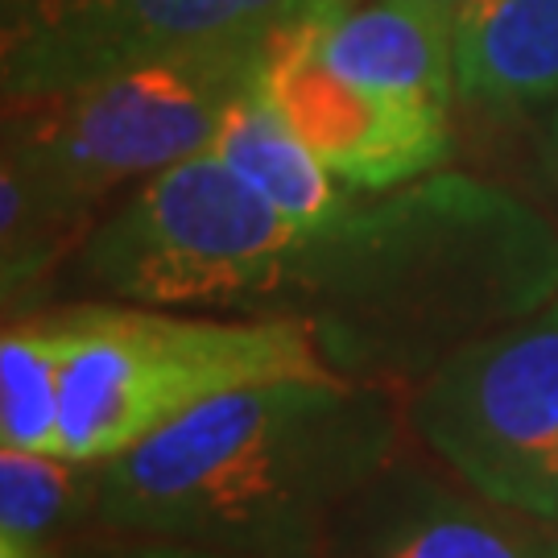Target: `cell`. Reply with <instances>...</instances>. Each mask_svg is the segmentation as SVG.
<instances>
[{
  "label": "cell",
  "mask_w": 558,
  "mask_h": 558,
  "mask_svg": "<svg viewBox=\"0 0 558 558\" xmlns=\"http://www.w3.org/2000/svg\"><path fill=\"white\" fill-rule=\"evenodd\" d=\"M558 299V232L468 174H426L302 228L269 315L302 319L348 380L398 393L463 343Z\"/></svg>",
  "instance_id": "cell-1"
},
{
  "label": "cell",
  "mask_w": 558,
  "mask_h": 558,
  "mask_svg": "<svg viewBox=\"0 0 558 558\" xmlns=\"http://www.w3.org/2000/svg\"><path fill=\"white\" fill-rule=\"evenodd\" d=\"M401 459L398 389L348 377L248 385L100 472V525L240 558H323L339 513Z\"/></svg>",
  "instance_id": "cell-2"
},
{
  "label": "cell",
  "mask_w": 558,
  "mask_h": 558,
  "mask_svg": "<svg viewBox=\"0 0 558 558\" xmlns=\"http://www.w3.org/2000/svg\"><path fill=\"white\" fill-rule=\"evenodd\" d=\"M286 377H339L302 319L87 302V336L62 385L59 456L108 463L207 401Z\"/></svg>",
  "instance_id": "cell-3"
},
{
  "label": "cell",
  "mask_w": 558,
  "mask_h": 558,
  "mask_svg": "<svg viewBox=\"0 0 558 558\" xmlns=\"http://www.w3.org/2000/svg\"><path fill=\"white\" fill-rule=\"evenodd\" d=\"M265 41H220L71 92L4 100V158L96 216L117 186L211 149L223 112L257 83Z\"/></svg>",
  "instance_id": "cell-4"
},
{
  "label": "cell",
  "mask_w": 558,
  "mask_h": 558,
  "mask_svg": "<svg viewBox=\"0 0 558 558\" xmlns=\"http://www.w3.org/2000/svg\"><path fill=\"white\" fill-rule=\"evenodd\" d=\"M302 223L211 149L137 182L87 232L80 274L120 302L269 315Z\"/></svg>",
  "instance_id": "cell-5"
},
{
  "label": "cell",
  "mask_w": 558,
  "mask_h": 558,
  "mask_svg": "<svg viewBox=\"0 0 558 558\" xmlns=\"http://www.w3.org/2000/svg\"><path fill=\"white\" fill-rule=\"evenodd\" d=\"M405 418L459 484L558 525V299L463 343Z\"/></svg>",
  "instance_id": "cell-6"
},
{
  "label": "cell",
  "mask_w": 558,
  "mask_h": 558,
  "mask_svg": "<svg viewBox=\"0 0 558 558\" xmlns=\"http://www.w3.org/2000/svg\"><path fill=\"white\" fill-rule=\"evenodd\" d=\"M315 0H4V100L54 96L220 41L274 34Z\"/></svg>",
  "instance_id": "cell-7"
},
{
  "label": "cell",
  "mask_w": 558,
  "mask_h": 558,
  "mask_svg": "<svg viewBox=\"0 0 558 558\" xmlns=\"http://www.w3.org/2000/svg\"><path fill=\"white\" fill-rule=\"evenodd\" d=\"M311 9L281 21L265 41L257 71L265 104L343 186L360 195L398 191L447 166L456 154L447 120L451 108L343 80L315 50Z\"/></svg>",
  "instance_id": "cell-8"
},
{
  "label": "cell",
  "mask_w": 558,
  "mask_h": 558,
  "mask_svg": "<svg viewBox=\"0 0 558 558\" xmlns=\"http://www.w3.org/2000/svg\"><path fill=\"white\" fill-rule=\"evenodd\" d=\"M323 558H558V525L398 459L339 513Z\"/></svg>",
  "instance_id": "cell-9"
},
{
  "label": "cell",
  "mask_w": 558,
  "mask_h": 558,
  "mask_svg": "<svg viewBox=\"0 0 558 558\" xmlns=\"http://www.w3.org/2000/svg\"><path fill=\"white\" fill-rule=\"evenodd\" d=\"M311 38L343 80L451 108L456 13L435 0H315Z\"/></svg>",
  "instance_id": "cell-10"
},
{
  "label": "cell",
  "mask_w": 558,
  "mask_h": 558,
  "mask_svg": "<svg viewBox=\"0 0 558 558\" xmlns=\"http://www.w3.org/2000/svg\"><path fill=\"white\" fill-rule=\"evenodd\" d=\"M456 100L500 120L558 104V0H463Z\"/></svg>",
  "instance_id": "cell-11"
},
{
  "label": "cell",
  "mask_w": 558,
  "mask_h": 558,
  "mask_svg": "<svg viewBox=\"0 0 558 558\" xmlns=\"http://www.w3.org/2000/svg\"><path fill=\"white\" fill-rule=\"evenodd\" d=\"M211 154L228 161L260 199L274 203L281 216H290L302 228L339 220L360 195L294 137V129L265 104L257 83L223 112Z\"/></svg>",
  "instance_id": "cell-12"
},
{
  "label": "cell",
  "mask_w": 558,
  "mask_h": 558,
  "mask_svg": "<svg viewBox=\"0 0 558 558\" xmlns=\"http://www.w3.org/2000/svg\"><path fill=\"white\" fill-rule=\"evenodd\" d=\"M87 336V302L9 315L0 336V439L17 451L59 456L62 385Z\"/></svg>",
  "instance_id": "cell-13"
},
{
  "label": "cell",
  "mask_w": 558,
  "mask_h": 558,
  "mask_svg": "<svg viewBox=\"0 0 558 558\" xmlns=\"http://www.w3.org/2000/svg\"><path fill=\"white\" fill-rule=\"evenodd\" d=\"M104 463L38 451H0V538L54 550L83 518H100ZM62 555V550H59Z\"/></svg>",
  "instance_id": "cell-14"
},
{
  "label": "cell",
  "mask_w": 558,
  "mask_h": 558,
  "mask_svg": "<svg viewBox=\"0 0 558 558\" xmlns=\"http://www.w3.org/2000/svg\"><path fill=\"white\" fill-rule=\"evenodd\" d=\"M96 216L54 199L17 161L0 166V274H4V306L13 311L25 294L59 269L71 248H83Z\"/></svg>",
  "instance_id": "cell-15"
},
{
  "label": "cell",
  "mask_w": 558,
  "mask_h": 558,
  "mask_svg": "<svg viewBox=\"0 0 558 558\" xmlns=\"http://www.w3.org/2000/svg\"><path fill=\"white\" fill-rule=\"evenodd\" d=\"M62 558H240V555H223V550H207V546H191V542H170V538H124V542H108V546H87V550H62Z\"/></svg>",
  "instance_id": "cell-16"
},
{
  "label": "cell",
  "mask_w": 558,
  "mask_h": 558,
  "mask_svg": "<svg viewBox=\"0 0 558 558\" xmlns=\"http://www.w3.org/2000/svg\"><path fill=\"white\" fill-rule=\"evenodd\" d=\"M0 558H62L59 550H41V546H25V542L0 538Z\"/></svg>",
  "instance_id": "cell-17"
},
{
  "label": "cell",
  "mask_w": 558,
  "mask_h": 558,
  "mask_svg": "<svg viewBox=\"0 0 558 558\" xmlns=\"http://www.w3.org/2000/svg\"><path fill=\"white\" fill-rule=\"evenodd\" d=\"M550 141H555V158H558V104H555V120H550Z\"/></svg>",
  "instance_id": "cell-18"
},
{
  "label": "cell",
  "mask_w": 558,
  "mask_h": 558,
  "mask_svg": "<svg viewBox=\"0 0 558 558\" xmlns=\"http://www.w3.org/2000/svg\"><path fill=\"white\" fill-rule=\"evenodd\" d=\"M435 4H442V9H451V13H456V9L463 4V0H435Z\"/></svg>",
  "instance_id": "cell-19"
}]
</instances>
